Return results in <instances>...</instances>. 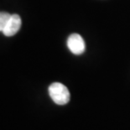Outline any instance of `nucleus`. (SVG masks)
Here are the masks:
<instances>
[{
    "mask_svg": "<svg viewBox=\"0 0 130 130\" xmlns=\"http://www.w3.org/2000/svg\"><path fill=\"white\" fill-rule=\"evenodd\" d=\"M22 24L21 18L18 14H11V17L8 21L4 31L2 33L5 36H13L16 35L20 29Z\"/></svg>",
    "mask_w": 130,
    "mask_h": 130,
    "instance_id": "obj_3",
    "label": "nucleus"
},
{
    "mask_svg": "<svg viewBox=\"0 0 130 130\" xmlns=\"http://www.w3.org/2000/svg\"><path fill=\"white\" fill-rule=\"evenodd\" d=\"M11 17V14L6 12H0V32H3Z\"/></svg>",
    "mask_w": 130,
    "mask_h": 130,
    "instance_id": "obj_4",
    "label": "nucleus"
},
{
    "mask_svg": "<svg viewBox=\"0 0 130 130\" xmlns=\"http://www.w3.org/2000/svg\"><path fill=\"white\" fill-rule=\"evenodd\" d=\"M49 94L55 103L65 105L70 101V92L65 85L60 82H54L49 87Z\"/></svg>",
    "mask_w": 130,
    "mask_h": 130,
    "instance_id": "obj_1",
    "label": "nucleus"
},
{
    "mask_svg": "<svg viewBox=\"0 0 130 130\" xmlns=\"http://www.w3.org/2000/svg\"><path fill=\"white\" fill-rule=\"evenodd\" d=\"M68 49L74 55H81L84 53L86 45L82 37L78 34H72L69 36L67 40Z\"/></svg>",
    "mask_w": 130,
    "mask_h": 130,
    "instance_id": "obj_2",
    "label": "nucleus"
}]
</instances>
